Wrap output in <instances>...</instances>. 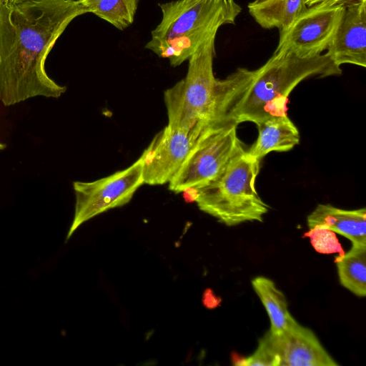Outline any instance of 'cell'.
<instances>
[{"mask_svg": "<svg viewBox=\"0 0 366 366\" xmlns=\"http://www.w3.org/2000/svg\"><path fill=\"white\" fill-rule=\"evenodd\" d=\"M142 184V164L139 158L126 169L107 177L92 182H74V214L66 239L86 221L127 204Z\"/></svg>", "mask_w": 366, "mask_h": 366, "instance_id": "ba28073f", "label": "cell"}, {"mask_svg": "<svg viewBox=\"0 0 366 366\" xmlns=\"http://www.w3.org/2000/svg\"><path fill=\"white\" fill-rule=\"evenodd\" d=\"M309 229L321 225L342 235L352 244H366V209H344L330 204H319L307 216Z\"/></svg>", "mask_w": 366, "mask_h": 366, "instance_id": "7c38bea8", "label": "cell"}, {"mask_svg": "<svg viewBox=\"0 0 366 366\" xmlns=\"http://www.w3.org/2000/svg\"><path fill=\"white\" fill-rule=\"evenodd\" d=\"M326 54L337 66H366V0L346 4Z\"/></svg>", "mask_w": 366, "mask_h": 366, "instance_id": "8fae6325", "label": "cell"}, {"mask_svg": "<svg viewBox=\"0 0 366 366\" xmlns=\"http://www.w3.org/2000/svg\"><path fill=\"white\" fill-rule=\"evenodd\" d=\"M241 366H338L315 334L296 322L280 333L269 330L253 354L234 360Z\"/></svg>", "mask_w": 366, "mask_h": 366, "instance_id": "52a82bcc", "label": "cell"}, {"mask_svg": "<svg viewBox=\"0 0 366 366\" xmlns=\"http://www.w3.org/2000/svg\"><path fill=\"white\" fill-rule=\"evenodd\" d=\"M341 285L358 297L366 295V244H352L335 259Z\"/></svg>", "mask_w": 366, "mask_h": 366, "instance_id": "2e32d148", "label": "cell"}, {"mask_svg": "<svg viewBox=\"0 0 366 366\" xmlns=\"http://www.w3.org/2000/svg\"><path fill=\"white\" fill-rule=\"evenodd\" d=\"M307 8L305 0H254L249 14L264 29H286Z\"/></svg>", "mask_w": 366, "mask_h": 366, "instance_id": "5bb4252c", "label": "cell"}, {"mask_svg": "<svg viewBox=\"0 0 366 366\" xmlns=\"http://www.w3.org/2000/svg\"><path fill=\"white\" fill-rule=\"evenodd\" d=\"M196 142L188 132L167 125L154 137L139 157L144 184L161 185L169 183Z\"/></svg>", "mask_w": 366, "mask_h": 366, "instance_id": "30bf717a", "label": "cell"}, {"mask_svg": "<svg viewBox=\"0 0 366 366\" xmlns=\"http://www.w3.org/2000/svg\"><path fill=\"white\" fill-rule=\"evenodd\" d=\"M183 198L187 202H195L198 197V189L196 187H188L182 190Z\"/></svg>", "mask_w": 366, "mask_h": 366, "instance_id": "ffe728a7", "label": "cell"}, {"mask_svg": "<svg viewBox=\"0 0 366 366\" xmlns=\"http://www.w3.org/2000/svg\"><path fill=\"white\" fill-rule=\"evenodd\" d=\"M6 144L0 142V151L6 148Z\"/></svg>", "mask_w": 366, "mask_h": 366, "instance_id": "7402d4cb", "label": "cell"}, {"mask_svg": "<svg viewBox=\"0 0 366 366\" xmlns=\"http://www.w3.org/2000/svg\"><path fill=\"white\" fill-rule=\"evenodd\" d=\"M259 162L242 148L214 179L197 188L199 209L227 226L262 222L269 207L255 188Z\"/></svg>", "mask_w": 366, "mask_h": 366, "instance_id": "5b68a950", "label": "cell"}, {"mask_svg": "<svg viewBox=\"0 0 366 366\" xmlns=\"http://www.w3.org/2000/svg\"><path fill=\"white\" fill-rule=\"evenodd\" d=\"M252 285L267 312L270 331L280 333L297 322L288 310L285 296L272 280L258 276Z\"/></svg>", "mask_w": 366, "mask_h": 366, "instance_id": "9a60e30c", "label": "cell"}, {"mask_svg": "<svg viewBox=\"0 0 366 366\" xmlns=\"http://www.w3.org/2000/svg\"><path fill=\"white\" fill-rule=\"evenodd\" d=\"M256 125L258 137L247 150L255 159L260 160L272 152H288L300 143L299 130L287 114L268 118Z\"/></svg>", "mask_w": 366, "mask_h": 366, "instance_id": "4fadbf2b", "label": "cell"}, {"mask_svg": "<svg viewBox=\"0 0 366 366\" xmlns=\"http://www.w3.org/2000/svg\"><path fill=\"white\" fill-rule=\"evenodd\" d=\"M162 16L145 48L171 66L182 64L242 11L234 0H175L159 4Z\"/></svg>", "mask_w": 366, "mask_h": 366, "instance_id": "277c9868", "label": "cell"}, {"mask_svg": "<svg viewBox=\"0 0 366 366\" xmlns=\"http://www.w3.org/2000/svg\"><path fill=\"white\" fill-rule=\"evenodd\" d=\"M305 236L310 238L313 247L318 252L323 254L339 252L340 254L344 253L335 232L323 226L314 227Z\"/></svg>", "mask_w": 366, "mask_h": 366, "instance_id": "ac0fdd59", "label": "cell"}, {"mask_svg": "<svg viewBox=\"0 0 366 366\" xmlns=\"http://www.w3.org/2000/svg\"><path fill=\"white\" fill-rule=\"evenodd\" d=\"M342 74L326 54L301 57L290 51H274L239 92L229 119L237 124H255L275 116L286 115L289 94L303 80Z\"/></svg>", "mask_w": 366, "mask_h": 366, "instance_id": "3957f363", "label": "cell"}, {"mask_svg": "<svg viewBox=\"0 0 366 366\" xmlns=\"http://www.w3.org/2000/svg\"><path fill=\"white\" fill-rule=\"evenodd\" d=\"M86 9L119 30L134 20L139 0H78Z\"/></svg>", "mask_w": 366, "mask_h": 366, "instance_id": "e0dca14e", "label": "cell"}, {"mask_svg": "<svg viewBox=\"0 0 366 366\" xmlns=\"http://www.w3.org/2000/svg\"><path fill=\"white\" fill-rule=\"evenodd\" d=\"M87 13L78 0L0 3V102L59 98L66 91L49 76L45 63L58 39Z\"/></svg>", "mask_w": 366, "mask_h": 366, "instance_id": "6da1fadb", "label": "cell"}, {"mask_svg": "<svg viewBox=\"0 0 366 366\" xmlns=\"http://www.w3.org/2000/svg\"><path fill=\"white\" fill-rule=\"evenodd\" d=\"M26 0H0V3H8V2H21Z\"/></svg>", "mask_w": 366, "mask_h": 366, "instance_id": "44dd1931", "label": "cell"}, {"mask_svg": "<svg viewBox=\"0 0 366 366\" xmlns=\"http://www.w3.org/2000/svg\"><path fill=\"white\" fill-rule=\"evenodd\" d=\"M237 127L235 122H230L203 132L169 182V189L180 193L188 187H202L214 179L244 147L237 137Z\"/></svg>", "mask_w": 366, "mask_h": 366, "instance_id": "8992f818", "label": "cell"}, {"mask_svg": "<svg viewBox=\"0 0 366 366\" xmlns=\"http://www.w3.org/2000/svg\"><path fill=\"white\" fill-rule=\"evenodd\" d=\"M214 42L212 37L201 45L188 59L186 76L164 93L167 126L196 140L208 127L228 119L242 81L239 68L224 79L215 78Z\"/></svg>", "mask_w": 366, "mask_h": 366, "instance_id": "7a4b0ae2", "label": "cell"}, {"mask_svg": "<svg viewBox=\"0 0 366 366\" xmlns=\"http://www.w3.org/2000/svg\"><path fill=\"white\" fill-rule=\"evenodd\" d=\"M345 4L320 3L309 6L285 30L280 31L274 51H290L312 57L327 50L343 17Z\"/></svg>", "mask_w": 366, "mask_h": 366, "instance_id": "9c48e42d", "label": "cell"}, {"mask_svg": "<svg viewBox=\"0 0 366 366\" xmlns=\"http://www.w3.org/2000/svg\"><path fill=\"white\" fill-rule=\"evenodd\" d=\"M364 0H305V4L307 7L312 6L313 5L320 4V3H325L327 4L331 5H336V4H348L350 3L361 1Z\"/></svg>", "mask_w": 366, "mask_h": 366, "instance_id": "d6986e66", "label": "cell"}]
</instances>
